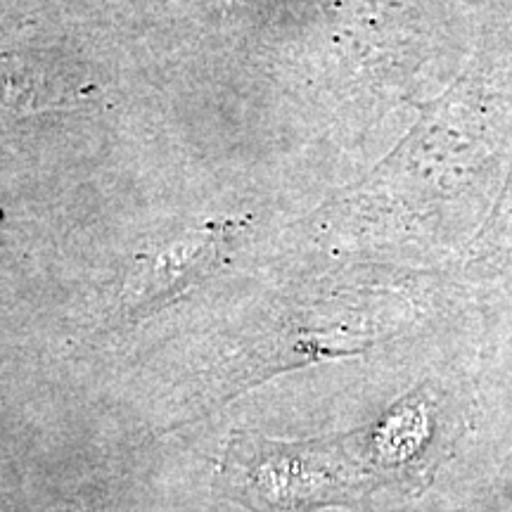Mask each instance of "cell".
Segmentation results:
<instances>
[{"label": "cell", "mask_w": 512, "mask_h": 512, "mask_svg": "<svg viewBox=\"0 0 512 512\" xmlns=\"http://www.w3.org/2000/svg\"><path fill=\"white\" fill-rule=\"evenodd\" d=\"M228 247V223H207L147 252L131 268L119 294L121 316L138 320L181 299L221 266Z\"/></svg>", "instance_id": "cell-1"}]
</instances>
